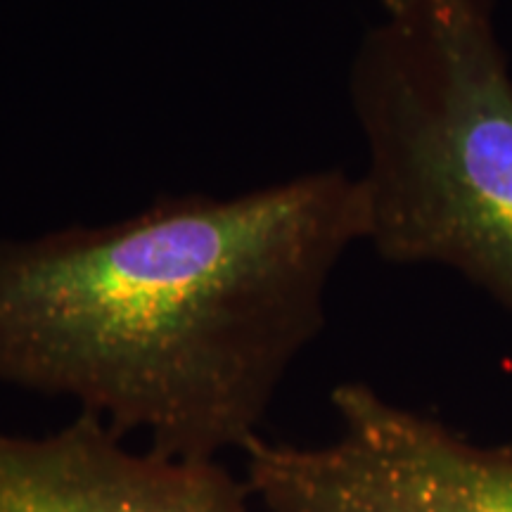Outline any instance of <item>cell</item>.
I'll use <instances>...</instances> for the list:
<instances>
[{
	"instance_id": "6da1fadb",
	"label": "cell",
	"mask_w": 512,
	"mask_h": 512,
	"mask_svg": "<svg viewBox=\"0 0 512 512\" xmlns=\"http://www.w3.org/2000/svg\"><path fill=\"white\" fill-rule=\"evenodd\" d=\"M366 238V190L342 169L0 238V387L74 401L169 458L245 451Z\"/></svg>"
},
{
	"instance_id": "7a4b0ae2",
	"label": "cell",
	"mask_w": 512,
	"mask_h": 512,
	"mask_svg": "<svg viewBox=\"0 0 512 512\" xmlns=\"http://www.w3.org/2000/svg\"><path fill=\"white\" fill-rule=\"evenodd\" d=\"M349 95L368 147V238L444 266L512 318V72L494 0H411L358 43Z\"/></svg>"
},
{
	"instance_id": "3957f363",
	"label": "cell",
	"mask_w": 512,
	"mask_h": 512,
	"mask_svg": "<svg viewBox=\"0 0 512 512\" xmlns=\"http://www.w3.org/2000/svg\"><path fill=\"white\" fill-rule=\"evenodd\" d=\"M339 432L323 446L245 451L259 512H512V444H479L363 382L332 392Z\"/></svg>"
},
{
	"instance_id": "277c9868",
	"label": "cell",
	"mask_w": 512,
	"mask_h": 512,
	"mask_svg": "<svg viewBox=\"0 0 512 512\" xmlns=\"http://www.w3.org/2000/svg\"><path fill=\"white\" fill-rule=\"evenodd\" d=\"M0 512H259L221 460L133 451L98 415L57 432H0Z\"/></svg>"
},
{
	"instance_id": "5b68a950",
	"label": "cell",
	"mask_w": 512,
	"mask_h": 512,
	"mask_svg": "<svg viewBox=\"0 0 512 512\" xmlns=\"http://www.w3.org/2000/svg\"><path fill=\"white\" fill-rule=\"evenodd\" d=\"M377 3H380V8L384 10V15H394V12H399V10L406 8V5L411 3V0H377Z\"/></svg>"
}]
</instances>
